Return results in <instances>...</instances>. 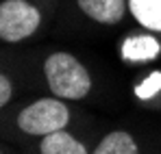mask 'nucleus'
Returning <instances> with one entry per match:
<instances>
[{"label":"nucleus","mask_w":161,"mask_h":154,"mask_svg":"<svg viewBox=\"0 0 161 154\" xmlns=\"http://www.w3.org/2000/svg\"><path fill=\"white\" fill-rule=\"evenodd\" d=\"M44 76L53 96L61 100H83L92 91V74L70 52L57 50L44 61Z\"/></svg>","instance_id":"f257e3e1"},{"label":"nucleus","mask_w":161,"mask_h":154,"mask_svg":"<svg viewBox=\"0 0 161 154\" xmlns=\"http://www.w3.org/2000/svg\"><path fill=\"white\" fill-rule=\"evenodd\" d=\"M70 124V109L61 98H39L18 113V128L31 137H46Z\"/></svg>","instance_id":"f03ea898"},{"label":"nucleus","mask_w":161,"mask_h":154,"mask_svg":"<svg viewBox=\"0 0 161 154\" xmlns=\"http://www.w3.org/2000/svg\"><path fill=\"white\" fill-rule=\"evenodd\" d=\"M42 26V11L31 0H2L0 2V39L18 44L33 37Z\"/></svg>","instance_id":"7ed1b4c3"},{"label":"nucleus","mask_w":161,"mask_h":154,"mask_svg":"<svg viewBox=\"0 0 161 154\" xmlns=\"http://www.w3.org/2000/svg\"><path fill=\"white\" fill-rule=\"evenodd\" d=\"M85 18L103 26L120 24L129 13V0H76Z\"/></svg>","instance_id":"20e7f679"},{"label":"nucleus","mask_w":161,"mask_h":154,"mask_svg":"<svg viewBox=\"0 0 161 154\" xmlns=\"http://www.w3.org/2000/svg\"><path fill=\"white\" fill-rule=\"evenodd\" d=\"M161 56V41L157 33L146 30L144 35H131L122 44V59L126 63H150Z\"/></svg>","instance_id":"39448f33"},{"label":"nucleus","mask_w":161,"mask_h":154,"mask_svg":"<svg viewBox=\"0 0 161 154\" xmlns=\"http://www.w3.org/2000/svg\"><path fill=\"white\" fill-rule=\"evenodd\" d=\"M39 152L42 154H89L85 143H80L74 135L65 132V128L42 137Z\"/></svg>","instance_id":"423d86ee"},{"label":"nucleus","mask_w":161,"mask_h":154,"mask_svg":"<svg viewBox=\"0 0 161 154\" xmlns=\"http://www.w3.org/2000/svg\"><path fill=\"white\" fill-rule=\"evenodd\" d=\"M129 11L142 28L161 35V0H129Z\"/></svg>","instance_id":"0eeeda50"},{"label":"nucleus","mask_w":161,"mask_h":154,"mask_svg":"<svg viewBox=\"0 0 161 154\" xmlns=\"http://www.w3.org/2000/svg\"><path fill=\"white\" fill-rule=\"evenodd\" d=\"M92 154H139V146L135 141L133 132L120 128L107 132Z\"/></svg>","instance_id":"6e6552de"},{"label":"nucleus","mask_w":161,"mask_h":154,"mask_svg":"<svg viewBox=\"0 0 161 154\" xmlns=\"http://www.w3.org/2000/svg\"><path fill=\"white\" fill-rule=\"evenodd\" d=\"M159 93H161V72H153L150 76L137 87V96H139L142 100L155 98V96H159Z\"/></svg>","instance_id":"1a4fd4ad"},{"label":"nucleus","mask_w":161,"mask_h":154,"mask_svg":"<svg viewBox=\"0 0 161 154\" xmlns=\"http://www.w3.org/2000/svg\"><path fill=\"white\" fill-rule=\"evenodd\" d=\"M11 98H13V80L0 72V109L4 104H9Z\"/></svg>","instance_id":"9d476101"},{"label":"nucleus","mask_w":161,"mask_h":154,"mask_svg":"<svg viewBox=\"0 0 161 154\" xmlns=\"http://www.w3.org/2000/svg\"><path fill=\"white\" fill-rule=\"evenodd\" d=\"M0 154H2V152H0Z\"/></svg>","instance_id":"9b49d317"}]
</instances>
